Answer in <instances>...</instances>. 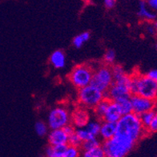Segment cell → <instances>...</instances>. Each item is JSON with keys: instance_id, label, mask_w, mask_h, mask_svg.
Wrapping results in <instances>:
<instances>
[{"instance_id": "obj_1", "label": "cell", "mask_w": 157, "mask_h": 157, "mask_svg": "<svg viewBox=\"0 0 157 157\" xmlns=\"http://www.w3.org/2000/svg\"><path fill=\"white\" fill-rule=\"evenodd\" d=\"M147 134V130L143 126L140 116L133 112L123 116L117 122L116 136L128 139L136 144Z\"/></svg>"}, {"instance_id": "obj_2", "label": "cell", "mask_w": 157, "mask_h": 157, "mask_svg": "<svg viewBox=\"0 0 157 157\" xmlns=\"http://www.w3.org/2000/svg\"><path fill=\"white\" fill-rule=\"evenodd\" d=\"M132 95H140L146 99L157 101V83L146 76V75L135 73L131 75Z\"/></svg>"}, {"instance_id": "obj_3", "label": "cell", "mask_w": 157, "mask_h": 157, "mask_svg": "<svg viewBox=\"0 0 157 157\" xmlns=\"http://www.w3.org/2000/svg\"><path fill=\"white\" fill-rule=\"evenodd\" d=\"M136 144L128 139L116 135L109 140L103 142L101 146L106 157H125Z\"/></svg>"}, {"instance_id": "obj_4", "label": "cell", "mask_w": 157, "mask_h": 157, "mask_svg": "<svg viewBox=\"0 0 157 157\" xmlns=\"http://www.w3.org/2000/svg\"><path fill=\"white\" fill-rule=\"evenodd\" d=\"M131 86L132 77L126 74L119 79L113 81L112 86L104 94V97L109 99L110 101L116 103L121 101L123 99H130L132 96Z\"/></svg>"}, {"instance_id": "obj_5", "label": "cell", "mask_w": 157, "mask_h": 157, "mask_svg": "<svg viewBox=\"0 0 157 157\" xmlns=\"http://www.w3.org/2000/svg\"><path fill=\"white\" fill-rule=\"evenodd\" d=\"M95 69L90 64L82 63L77 65L71 70L68 75L70 82L78 89L91 85Z\"/></svg>"}, {"instance_id": "obj_6", "label": "cell", "mask_w": 157, "mask_h": 157, "mask_svg": "<svg viewBox=\"0 0 157 157\" xmlns=\"http://www.w3.org/2000/svg\"><path fill=\"white\" fill-rule=\"evenodd\" d=\"M104 98V93L91 85L78 89L77 94V99L79 106L87 108V110H93L95 106Z\"/></svg>"}, {"instance_id": "obj_7", "label": "cell", "mask_w": 157, "mask_h": 157, "mask_svg": "<svg viewBox=\"0 0 157 157\" xmlns=\"http://www.w3.org/2000/svg\"><path fill=\"white\" fill-rule=\"evenodd\" d=\"M113 83L112 66L103 64L94 71L91 85L105 94Z\"/></svg>"}, {"instance_id": "obj_8", "label": "cell", "mask_w": 157, "mask_h": 157, "mask_svg": "<svg viewBox=\"0 0 157 157\" xmlns=\"http://www.w3.org/2000/svg\"><path fill=\"white\" fill-rule=\"evenodd\" d=\"M71 124V113L65 106H57L50 111L48 117V126L51 130L63 129Z\"/></svg>"}, {"instance_id": "obj_9", "label": "cell", "mask_w": 157, "mask_h": 157, "mask_svg": "<svg viewBox=\"0 0 157 157\" xmlns=\"http://www.w3.org/2000/svg\"><path fill=\"white\" fill-rule=\"evenodd\" d=\"M131 102L132 105V112L139 116L147 112L154 111L157 108L156 100L146 99L140 95H132Z\"/></svg>"}, {"instance_id": "obj_10", "label": "cell", "mask_w": 157, "mask_h": 157, "mask_svg": "<svg viewBox=\"0 0 157 157\" xmlns=\"http://www.w3.org/2000/svg\"><path fill=\"white\" fill-rule=\"evenodd\" d=\"M90 121V113L87 108L78 105L71 113V123L75 128H83Z\"/></svg>"}, {"instance_id": "obj_11", "label": "cell", "mask_w": 157, "mask_h": 157, "mask_svg": "<svg viewBox=\"0 0 157 157\" xmlns=\"http://www.w3.org/2000/svg\"><path fill=\"white\" fill-rule=\"evenodd\" d=\"M68 138L63 129H56L51 130L48 136L49 145L56 146V145H68Z\"/></svg>"}, {"instance_id": "obj_12", "label": "cell", "mask_w": 157, "mask_h": 157, "mask_svg": "<svg viewBox=\"0 0 157 157\" xmlns=\"http://www.w3.org/2000/svg\"><path fill=\"white\" fill-rule=\"evenodd\" d=\"M122 116V113H121V111H120L118 103H116V102L111 101L108 109H107L104 116H103L102 121H106V122L110 123H117Z\"/></svg>"}, {"instance_id": "obj_13", "label": "cell", "mask_w": 157, "mask_h": 157, "mask_svg": "<svg viewBox=\"0 0 157 157\" xmlns=\"http://www.w3.org/2000/svg\"><path fill=\"white\" fill-rule=\"evenodd\" d=\"M116 130H117V123L101 121V126H100L99 136L103 142L109 140L116 136Z\"/></svg>"}, {"instance_id": "obj_14", "label": "cell", "mask_w": 157, "mask_h": 157, "mask_svg": "<svg viewBox=\"0 0 157 157\" xmlns=\"http://www.w3.org/2000/svg\"><path fill=\"white\" fill-rule=\"evenodd\" d=\"M138 15L140 17L141 19L148 21V22L154 21L156 19V14L155 12H153L151 10H150L146 2H144V1H140V2Z\"/></svg>"}, {"instance_id": "obj_15", "label": "cell", "mask_w": 157, "mask_h": 157, "mask_svg": "<svg viewBox=\"0 0 157 157\" xmlns=\"http://www.w3.org/2000/svg\"><path fill=\"white\" fill-rule=\"evenodd\" d=\"M50 62L52 66L56 68H63L66 63V57H65L64 52L60 50L53 52L50 57Z\"/></svg>"}, {"instance_id": "obj_16", "label": "cell", "mask_w": 157, "mask_h": 157, "mask_svg": "<svg viewBox=\"0 0 157 157\" xmlns=\"http://www.w3.org/2000/svg\"><path fill=\"white\" fill-rule=\"evenodd\" d=\"M68 145H49L46 149L47 157H63L66 152Z\"/></svg>"}, {"instance_id": "obj_17", "label": "cell", "mask_w": 157, "mask_h": 157, "mask_svg": "<svg viewBox=\"0 0 157 157\" xmlns=\"http://www.w3.org/2000/svg\"><path fill=\"white\" fill-rule=\"evenodd\" d=\"M110 103H111V101L109 99H107V98H104L98 103L97 105L95 106V108L93 109V112L98 120L102 121L103 116H104L106 111L108 109Z\"/></svg>"}, {"instance_id": "obj_18", "label": "cell", "mask_w": 157, "mask_h": 157, "mask_svg": "<svg viewBox=\"0 0 157 157\" xmlns=\"http://www.w3.org/2000/svg\"><path fill=\"white\" fill-rule=\"evenodd\" d=\"M100 126H101V120H90L88 124H87V126L85 127V129H86L92 136L97 137L99 135Z\"/></svg>"}, {"instance_id": "obj_19", "label": "cell", "mask_w": 157, "mask_h": 157, "mask_svg": "<svg viewBox=\"0 0 157 157\" xmlns=\"http://www.w3.org/2000/svg\"><path fill=\"white\" fill-rule=\"evenodd\" d=\"M101 145L100 139H99L98 137H95V138H92L91 140H89L84 141V142L82 143L80 148L83 151H87V150H91V149L95 148V147H100Z\"/></svg>"}, {"instance_id": "obj_20", "label": "cell", "mask_w": 157, "mask_h": 157, "mask_svg": "<svg viewBox=\"0 0 157 157\" xmlns=\"http://www.w3.org/2000/svg\"><path fill=\"white\" fill-rule=\"evenodd\" d=\"M117 103L120 107L122 116L132 113V102H131V98L130 99H123L121 101L118 102Z\"/></svg>"}, {"instance_id": "obj_21", "label": "cell", "mask_w": 157, "mask_h": 157, "mask_svg": "<svg viewBox=\"0 0 157 157\" xmlns=\"http://www.w3.org/2000/svg\"><path fill=\"white\" fill-rule=\"evenodd\" d=\"M80 157H106L105 153L103 151L102 146L95 148L83 151Z\"/></svg>"}, {"instance_id": "obj_22", "label": "cell", "mask_w": 157, "mask_h": 157, "mask_svg": "<svg viewBox=\"0 0 157 157\" xmlns=\"http://www.w3.org/2000/svg\"><path fill=\"white\" fill-rule=\"evenodd\" d=\"M155 111H151V112H147L146 113H144L142 115L140 116V121L142 123L143 126L144 128L147 130V128H149L150 124L152 122L153 118H154V116H155Z\"/></svg>"}, {"instance_id": "obj_23", "label": "cell", "mask_w": 157, "mask_h": 157, "mask_svg": "<svg viewBox=\"0 0 157 157\" xmlns=\"http://www.w3.org/2000/svg\"><path fill=\"white\" fill-rule=\"evenodd\" d=\"M89 39H90V33L89 32H83V33L76 35L73 39V45L76 48H80L83 45V44L86 43Z\"/></svg>"}, {"instance_id": "obj_24", "label": "cell", "mask_w": 157, "mask_h": 157, "mask_svg": "<svg viewBox=\"0 0 157 157\" xmlns=\"http://www.w3.org/2000/svg\"><path fill=\"white\" fill-rule=\"evenodd\" d=\"M75 134L77 135V136L78 137V139L82 141V143L84 142V141L89 140H91V139L92 138H95V137L92 136L85 129V128H77V129H75Z\"/></svg>"}, {"instance_id": "obj_25", "label": "cell", "mask_w": 157, "mask_h": 157, "mask_svg": "<svg viewBox=\"0 0 157 157\" xmlns=\"http://www.w3.org/2000/svg\"><path fill=\"white\" fill-rule=\"evenodd\" d=\"M112 75H113V81L119 79V78H120L127 74L125 72V71H124V67L122 66H120V65H117V64L112 67Z\"/></svg>"}, {"instance_id": "obj_26", "label": "cell", "mask_w": 157, "mask_h": 157, "mask_svg": "<svg viewBox=\"0 0 157 157\" xmlns=\"http://www.w3.org/2000/svg\"><path fill=\"white\" fill-rule=\"evenodd\" d=\"M35 131L39 136H44L48 132V126L45 123L39 121L35 124Z\"/></svg>"}, {"instance_id": "obj_27", "label": "cell", "mask_w": 157, "mask_h": 157, "mask_svg": "<svg viewBox=\"0 0 157 157\" xmlns=\"http://www.w3.org/2000/svg\"><path fill=\"white\" fill-rule=\"evenodd\" d=\"M116 59V52H114L113 50H108L106 52L103 57V62L105 65L111 66L112 64L114 63Z\"/></svg>"}, {"instance_id": "obj_28", "label": "cell", "mask_w": 157, "mask_h": 157, "mask_svg": "<svg viewBox=\"0 0 157 157\" xmlns=\"http://www.w3.org/2000/svg\"><path fill=\"white\" fill-rule=\"evenodd\" d=\"M63 157H80V148L68 146Z\"/></svg>"}, {"instance_id": "obj_29", "label": "cell", "mask_w": 157, "mask_h": 157, "mask_svg": "<svg viewBox=\"0 0 157 157\" xmlns=\"http://www.w3.org/2000/svg\"><path fill=\"white\" fill-rule=\"evenodd\" d=\"M82 144V141L78 139L75 132L74 134L71 135L68 138V146H72V147H78L80 148V146Z\"/></svg>"}, {"instance_id": "obj_30", "label": "cell", "mask_w": 157, "mask_h": 157, "mask_svg": "<svg viewBox=\"0 0 157 157\" xmlns=\"http://www.w3.org/2000/svg\"><path fill=\"white\" fill-rule=\"evenodd\" d=\"M147 133L156 132H157V108L155 111V116H154V118H153L152 122L150 124L149 128H147Z\"/></svg>"}, {"instance_id": "obj_31", "label": "cell", "mask_w": 157, "mask_h": 157, "mask_svg": "<svg viewBox=\"0 0 157 157\" xmlns=\"http://www.w3.org/2000/svg\"><path fill=\"white\" fill-rule=\"evenodd\" d=\"M146 3L150 10H152L153 12H157V0H148Z\"/></svg>"}, {"instance_id": "obj_32", "label": "cell", "mask_w": 157, "mask_h": 157, "mask_svg": "<svg viewBox=\"0 0 157 157\" xmlns=\"http://www.w3.org/2000/svg\"><path fill=\"white\" fill-rule=\"evenodd\" d=\"M63 129L64 132H65L67 134V136H70L71 135L74 134V133L75 132V129H76V128H75L72 124H68L67 126H66L65 128H63Z\"/></svg>"}, {"instance_id": "obj_33", "label": "cell", "mask_w": 157, "mask_h": 157, "mask_svg": "<svg viewBox=\"0 0 157 157\" xmlns=\"http://www.w3.org/2000/svg\"><path fill=\"white\" fill-rule=\"evenodd\" d=\"M146 76H147L149 78H151V80L155 81L157 83V69L149 71L146 74Z\"/></svg>"}, {"instance_id": "obj_34", "label": "cell", "mask_w": 157, "mask_h": 157, "mask_svg": "<svg viewBox=\"0 0 157 157\" xmlns=\"http://www.w3.org/2000/svg\"><path fill=\"white\" fill-rule=\"evenodd\" d=\"M115 0H105L104 1V6L107 9H112L116 5Z\"/></svg>"}, {"instance_id": "obj_35", "label": "cell", "mask_w": 157, "mask_h": 157, "mask_svg": "<svg viewBox=\"0 0 157 157\" xmlns=\"http://www.w3.org/2000/svg\"><path fill=\"white\" fill-rule=\"evenodd\" d=\"M146 30L148 32L150 35H154L155 33H156V31L155 30V27L153 24H149L147 27H146Z\"/></svg>"}, {"instance_id": "obj_36", "label": "cell", "mask_w": 157, "mask_h": 157, "mask_svg": "<svg viewBox=\"0 0 157 157\" xmlns=\"http://www.w3.org/2000/svg\"><path fill=\"white\" fill-rule=\"evenodd\" d=\"M154 27H155V31H156V32H157V21H155V24H154Z\"/></svg>"}, {"instance_id": "obj_37", "label": "cell", "mask_w": 157, "mask_h": 157, "mask_svg": "<svg viewBox=\"0 0 157 157\" xmlns=\"http://www.w3.org/2000/svg\"><path fill=\"white\" fill-rule=\"evenodd\" d=\"M155 48H156V51H157V44H156V46H155Z\"/></svg>"}]
</instances>
